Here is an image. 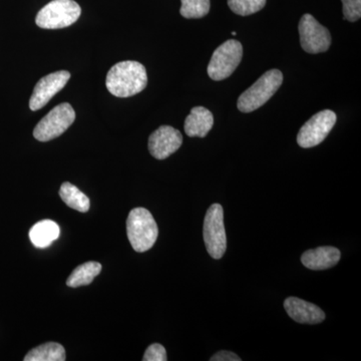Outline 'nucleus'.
I'll return each mask as SVG.
<instances>
[{"instance_id": "17", "label": "nucleus", "mask_w": 361, "mask_h": 361, "mask_svg": "<svg viewBox=\"0 0 361 361\" xmlns=\"http://www.w3.org/2000/svg\"><path fill=\"white\" fill-rule=\"evenodd\" d=\"M101 271L102 264H99V262H94V261H90V262L85 263V264L78 266L73 271L70 277L66 280V285L68 287H73V288L89 285L94 281V278L101 273Z\"/></svg>"}, {"instance_id": "13", "label": "nucleus", "mask_w": 361, "mask_h": 361, "mask_svg": "<svg viewBox=\"0 0 361 361\" xmlns=\"http://www.w3.org/2000/svg\"><path fill=\"white\" fill-rule=\"evenodd\" d=\"M341 253L336 247L323 246L304 252L301 262L310 270H326L341 260Z\"/></svg>"}, {"instance_id": "6", "label": "nucleus", "mask_w": 361, "mask_h": 361, "mask_svg": "<svg viewBox=\"0 0 361 361\" xmlns=\"http://www.w3.org/2000/svg\"><path fill=\"white\" fill-rule=\"evenodd\" d=\"M243 58V47L238 40L230 39L214 51L208 66L209 77L216 82L225 80L236 71Z\"/></svg>"}, {"instance_id": "3", "label": "nucleus", "mask_w": 361, "mask_h": 361, "mask_svg": "<svg viewBox=\"0 0 361 361\" xmlns=\"http://www.w3.org/2000/svg\"><path fill=\"white\" fill-rule=\"evenodd\" d=\"M283 82V75L278 70H271L261 75L255 84L251 85L240 96L237 106L242 113H251L261 108L263 104L276 94Z\"/></svg>"}, {"instance_id": "1", "label": "nucleus", "mask_w": 361, "mask_h": 361, "mask_svg": "<svg viewBox=\"0 0 361 361\" xmlns=\"http://www.w3.org/2000/svg\"><path fill=\"white\" fill-rule=\"evenodd\" d=\"M147 85V71L139 61H121L111 66L106 75V89L113 96L118 97H129L140 94L146 89Z\"/></svg>"}, {"instance_id": "18", "label": "nucleus", "mask_w": 361, "mask_h": 361, "mask_svg": "<svg viewBox=\"0 0 361 361\" xmlns=\"http://www.w3.org/2000/svg\"><path fill=\"white\" fill-rule=\"evenodd\" d=\"M66 350L61 344L56 342H47L37 348L32 349L25 357V361H65Z\"/></svg>"}, {"instance_id": "11", "label": "nucleus", "mask_w": 361, "mask_h": 361, "mask_svg": "<svg viewBox=\"0 0 361 361\" xmlns=\"http://www.w3.org/2000/svg\"><path fill=\"white\" fill-rule=\"evenodd\" d=\"M183 135L171 126H161L149 137V151L154 158L165 160L180 148Z\"/></svg>"}, {"instance_id": "22", "label": "nucleus", "mask_w": 361, "mask_h": 361, "mask_svg": "<svg viewBox=\"0 0 361 361\" xmlns=\"http://www.w3.org/2000/svg\"><path fill=\"white\" fill-rule=\"evenodd\" d=\"M167 353L163 345L159 343H154L147 348L142 360L144 361H167Z\"/></svg>"}, {"instance_id": "12", "label": "nucleus", "mask_w": 361, "mask_h": 361, "mask_svg": "<svg viewBox=\"0 0 361 361\" xmlns=\"http://www.w3.org/2000/svg\"><path fill=\"white\" fill-rule=\"evenodd\" d=\"M284 308L294 322L302 324H317L325 319V313L315 304L297 297H289L284 301Z\"/></svg>"}, {"instance_id": "23", "label": "nucleus", "mask_w": 361, "mask_h": 361, "mask_svg": "<svg viewBox=\"0 0 361 361\" xmlns=\"http://www.w3.org/2000/svg\"><path fill=\"white\" fill-rule=\"evenodd\" d=\"M211 361H241V358L231 351L222 350L214 355L210 358Z\"/></svg>"}, {"instance_id": "7", "label": "nucleus", "mask_w": 361, "mask_h": 361, "mask_svg": "<svg viewBox=\"0 0 361 361\" xmlns=\"http://www.w3.org/2000/svg\"><path fill=\"white\" fill-rule=\"evenodd\" d=\"M75 120V111L68 103L54 106L33 130V137L39 142H49L66 132Z\"/></svg>"}, {"instance_id": "14", "label": "nucleus", "mask_w": 361, "mask_h": 361, "mask_svg": "<svg viewBox=\"0 0 361 361\" xmlns=\"http://www.w3.org/2000/svg\"><path fill=\"white\" fill-rule=\"evenodd\" d=\"M213 126V114L204 106H195L185 121L184 129L189 137H205Z\"/></svg>"}, {"instance_id": "9", "label": "nucleus", "mask_w": 361, "mask_h": 361, "mask_svg": "<svg viewBox=\"0 0 361 361\" xmlns=\"http://www.w3.org/2000/svg\"><path fill=\"white\" fill-rule=\"evenodd\" d=\"M298 30L304 51L313 54L329 51L331 35L311 14H304L299 21Z\"/></svg>"}, {"instance_id": "19", "label": "nucleus", "mask_w": 361, "mask_h": 361, "mask_svg": "<svg viewBox=\"0 0 361 361\" xmlns=\"http://www.w3.org/2000/svg\"><path fill=\"white\" fill-rule=\"evenodd\" d=\"M180 13L185 18H202L210 11V0H180Z\"/></svg>"}, {"instance_id": "2", "label": "nucleus", "mask_w": 361, "mask_h": 361, "mask_svg": "<svg viewBox=\"0 0 361 361\" xmlns=\"http://www.w3.org/2000/svg\"><path fill=\"white\" fill-rule=\"evenodd\" d=\"M127 234L135 252L142 253L155 245L159 236L158 225L149 210L135 208L130 211L127 220Z\"/></svg>"}, {"instance_id": "20", "label": "nucleus", "mask_w": 361, "mask_h": 361, "mask_svg": "<svg viewBox=\"0 0 361 361\" xmlns=\"http://www.w3.org/2000/svg\"><path fill=\"white\" fill-rule=\"evenodd\" d=\"M265 4L266 0H228V6L233 13L241 16L258 13Z\"/></svg>"}, {"instance_id": "4", "label": "nucleus", "mask_w": 361, "mask_h": 361, "mask_svg": "<svg viewBox=\"0 0 361 361\" xmlns=\"http://www.w3.org/2000/svg\"><path fill=\"white\" fill-rule=\"evenodd\" d=\"M82 8L73 0H52L37 13L35 23L44 30H59L77 23Z\"/></svg>"}, {"instance_id": "5", "label": "nucleus", "mask_w": 361, "mask_h": 361, "mask_svg": "<svg viewBox=\"0 0 361 361\" xmlns=\"http://www.w3.org/2000/svg\"><path fill=\"white\" fill-rule=\"evenodd\" d=\"M203 238L209 255L216 260L223 257L227 248L224 211L220 204H213L204 219Z\"/></svg>"}, {"instance_id": "8", "label": "nucleus", "mask_w": 361, "mask_h": 361, "mask_svg": "<svg viewBox=\"0 0 361 361\" xmlns=\"http://www.w3.org/2000/svg\"><path fill=\"white\" fill-rule=\"evenodd\" d=\"M336 123L334 111L324 110L315 114L304 123L297 135V142L301 148L310 149L322 144L334 129Z\"/></svg>"}, {"instance_id": "15", "label": "nucleus", "mask_w": 361, "mask_h": 361, "mask_svg": "<svg viewBox=\"0 0 361 361\" xmlns=\"http://www.w3.org/2000/svg\"><path fill=\"white\" fill-rule=\"evenodd\" d=\"M61 234V229L54 221L42 220L32 226L30 231V239L37 248L51 246Z\"/></svg>"}, {"instance_id": "10", "label": "nucleus", "mask_w": 361, "mask_h": 361, "mask_svg": "<svg viewBox=\"0 0 361 361\" xmlns=\"http://www.w3.org/2000/svg\"><path fill=\"white\" fill-rule=\"evenodd\" d=\"M70 78L71 73L66 71H56L40 78L30 99V110L35 111L44 108L52 97L66 87Z\"/></svg>"}, {"instance_id": "16", "label": "nucleus", "mask_w": 361, "mask_h": 361, "mask_svg": "<svg viewBox=\"0 0 361 361\" xmlns=\"http://www.w3.org/2000/svg\"><path fill=\"white\" fill-rule=\"evenodd\" d=\"M59 196L66 205L78 212L85 213L90 210V199L78 187L65 182L59 189Z\"/></svg>"}, {"instance_id": "21", "label": "nucleus", "mask_w": 361, "mask_h": 361, "mask_svg": "<svg viewBox=\"0 0 361 361\" xmlns=\"http://www.w3.org/2000/svg\"><path fill=\"white\" fill-rule=\"evenodd\" d=\"M343 16L346 20L357 21L361 16V0H341Z\"/></svg>"}]
</instances>
